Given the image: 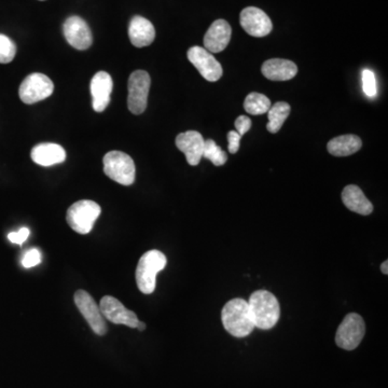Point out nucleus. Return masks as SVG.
Here are the masks:
<instances>
[{
    "mask_svg": "<svg viewBox=\"0 0 388 388\" xmlns=\"http://www.w3.org/2000/svg\"><path fill=\"white\" fill-rule=\"evenodd\" d=\"M221 320L225 329L235 338H245L256 328L248 302L243 299L230 300L223 306Z\"/></svg>",
    "mask_w": 388,
    "mask_h": 388,
    "instance_id": "nucleus-1",
    "label": "nucleus"
},
{
    "mask_svg": "<svg viewBox=\"0 0 388 388\" xmlns=\"http://www.w3.org/2000/svg\"><path fill=\"white\" fill-rule=\"evenodd\" d=\"M247 302L256 328L262 330L272 329L280 320V303L276 297L269 291H255Z\"/></svg>",
    "mask_w": 388,
    "mask_h": 388,
    "instance_id": "nucleus-2",
    "label": "nucleus"
},
{
    "mask_svg": "<svg viewBox=\"0 0 388 388\" xmlns=\"http://www.w3.org/2000/svg\"><path fill=\"white\" fill-rule=\"evenodd\" d=\"M167 263L165 255L156 249L144 253L138 261L136 283L142 294H150L156 286V275L164 270Z\"/></svg>",
    "mask_w": 388,
    "mask_h": 388,
    "instance_id": "nucleus-3",
    "label": "nucleus"
},
{
    "mask_svg": "<svg viewBox=\"0 0 388 388\" xmlns=\"http://www.w3.org/2000/svg\"><path fill=\"white\" fill-rule=\"evenodd\" d=\"M102 209L96 202L81 200L69 207L66 221L69 227L79 234H88L92 231L95 221L100 217Z\"/></svg>",
    "mask_w": 388,
    "mask_h": 388,
    "instance_id": "nucleus-4",
    "label": "nucleus"
},
{
    "mask_svg": "<svg viewBox=\"0 0 388 388\" xmlns=\"http://www.w3.org/2000/svg\"><path fill=\"white\" fill-rule=\"evenodd\" d=\"M104 173L120 185L130 186L135 181V164L128 154L110 151L104 156Z\"/></svg>",
    "mask_w": 388,
    "mask_h": 388,
    "instance_id": "nucleus-5",
    "label": "nucleus"
},
{
    "mask_svg": "<svg viewBox=\"0 0 388 388\" xmlns=\"http://www.w3.org/2000/svg\"><path fill=\"white\" fill-rule=\"evenodd\" d=\"M365 334L366 324L364 318L356 313H350L338 326L336 334V345L346 350H355L361 343Z\"/></svg>",
    "mask_w": 388,
    "mask_h": 388,
    "instance_id": "nucleus-6",
    "label": "nucleus"
},
{
    "mask_svg": "<svg viewBox=\"0 0 388 388\" xmlns=\"http://www.w3.org/2000/svg\"><path fill=\"white\" fill-rule=\"evenodd\" d=\"M151 79L147 71L136 70L128 79V106L134 114H142L147 108Z\"/></svg>",
    "mask_w": 388,
    "mask_h": 388,
    "instance_id": "nucleus-7",
    "label": "nucleus"
},
{
    "mask_svg": "<svg viewBox=\"0 0 388 388\" xmlns=\"http://www.w3.org/2000/svg\"><path fill=\"white\" fill-rule=\"evenodd\" d=\"M53 91L54 84L52 80L45 75L36 73L24 79L20 86L19 95L24 104L31 105L51 96Z\"/></svg>",
    "mask_w": 388,
    "mask_h": 388,
    "instance_id": "nucleus-8",
    "label": "nucleus"
},
{
    "mask_svg": "<svg viewBox=\"0 0 388 388\" xmlns=\"http://www.w3.org/2000/svg\"><path fill=\"white\" fill-rule=\"evenodd\" d=\"M74 300L91 329L98 336L106 334L107 324L105 318L100 312V306H97L92 296L86 290H78L75 294Z\"/></svg>",
    "mask_w": 388,
    "mask_h": 388,
    "instance_id": "nucleus-9",
    "label": "nucleus"
},
{
    "mask_svg": "<svg viewBox=\"0 0 388 388\" xmlns=\"http://www.w3.org/2000/svg\"><path fill=\"white\" fill-rule=\"evenodd\" d=\"M188 59L191 64L199 70L201 76L209 82H216L223 77V71L221 63L214 57L205 47H192L188 51Z\"/></svg>",
    "mask_w": 388,
    "mask_h": 388,
    "instance_id": "nucleus-10",
    "label": "nucleus"
},
{
    "mask_svg": "<svg viewBox=\"0 0 388 388\" xmlns=\"http://www.w3.org/2000/svg\"><path fill=\"white\" fill-rule=\"evenodd\" d=\"M100 312L109 322L116 324H126L130 328H136L140 320L137 315L112 296H105L100 302Z\"/></svg>",
    "mask_w": 388,
    "mask_h": 388,
    "instance_id": "nucleus-11",
    "label": "nucleus"
},
{
    "mask_svg": "<svg viewBox=\"0 0 388 388\" xmlns=\"http://www.w3.org/2000/svg\"><path fill=\"white\" fill-rule=\"evenodd\" d=\"M241 27L253 37H265L272 31L273 24L270 17L262 10L256 7H247L239 17Z\"/></svg>",
    "mask_w": 388,
    "mask_h": 388,
    "instance_id": "nucleus-12",
    "label": "nucleus"
},
{
    "mask_svg": "<svg viewBox=\"0 0 388 388\" xmlns=\"http://www.w3.org/2000/svg\"><path fill=\"white\" fill-rule=\"evenodd\" d=\"M64 36L67 43L77 50H87L92 45L93 36L90 27L80 17H68L65 21Z\"/></svg>",
    "mask_w": 388,
    "mask_h": 388,
    "instance_id": "nucleus-13",
    "label": "nucleus"
},
{
    "mask_svg": "<svg viewBox=\"0 0 388 388\" xmlns=\"http://www.w3.org/2000/svg\"><path fill=\"white\" fill-rule=\"evenodd\" d=\"M114 82L112 78L106 71H100L93 77L91 81V94H92V106L96 112H104L110 103Z\"/></svg>",
    "mask_w": 388,
    "mask_h": 388,
    "instance_id": "nucleus-14",
    "label": "nucleus"
},
{
    "mask_svg": "<svg viewBox=\"0 0 388 388\" xmlns=\"http://www.w3.org/2000/svg\"><path fill=\"white\" fill-rule=\"evenodd\" d=\"M204 142L203 136L197 130H188L176 137V146L185 154L186 159L191 166H197L203 158Z\"/></svg>",
    "mask_w": 388,
    "mask_h": 388,
    "instance_id": "nucleus-15",
    "label": "nucleus"
},
{
    "mask_svg": "<svg viewBox=\"0 0 388 388\" xmlns=\"http://www.w3.org/2000/svg\"><path fill=\"white\" fill-rule=\"evenodd\" d=\"M232 29L225 20H217L211 24L204 36V47L211 53H219L225 50L231 40Z\"/></svg>",
    "mask_w": 388,
    "mask_h": 388,
    "instance_id": "nucleus-16",
    "label": "nucleus"
},
{
    "mask_svg": "<svg viewBox=\"0 0 388 388\" xmlns=\"http://www.w3.org/2000/svg\"><path fill=\"white\" fill-rule=\"evenodd\" d=\"M128 37L132 45L136 47H147L156 38V29L149 20L136 15L130 20Z\"/></svg>",
    "mask_w": 388,
    "mask_h": 388,
    "instance_id": "nucleus-17",
    "label": "nucleus"
},
{
    "mask_svg": "<svg viewBox=\"0 0 388 388\" xmlns=\"http://www.w3.org/2000/svg\"><path fill=\"white\" fill-rule=\"evenodd\" d=\"M263 76L269 80H291L298 74V67L288 59H271L265 61L261 67Z\"/></svg>",
    "mask_w": 388,
    "mask_h": 388,
    "instance_id": "nucleus-18",
    "label": "nucleus"
},
{
    "mask_svg": "<svg viewBox=\"0 0 388 388\" xmlns=\"http://www.w3.org/2000/svg\"><path fill=\"white\" fill-rule=\"evenodd\" d=\"M31 160L41 166H52L66 160V151L62 146L52 142L36 144L31 150Z\"/></svg>",
    "mask_w": 388,
    "mask_h": 388,
    "instance_id": "nucleus-19",
    "label": "nucleus"
},
{
    "mask_svg": "<svg viewBox=\"0 0 388 388\" xmlns=\"http://www.w3.org/2000/svg\"><path fill=\"white\" fill-rule=\"evenodd\" d=\"M342 201L346 209L362 216H368L373 211V205L367 199L362 190L355 185L344 188L342 192Z\"/></svg>",
    "mask_w": 388,
    "mask_h": 388,
    "instance_id": "nucleus-20",
    "label": "nucleus"
},
{
    "mask_svg": "<svg viewBox=\"0 0 388 388\" xmlns=\"http://www.w3.org/2000/svg\"><path fill=\"white\" fill-rule=\"evenodd\" d=\"M362 142L356 135H342L334 138L327 144V149L334 156H348L361 149Z\"/></svg>",
    "mask_w": 388,
    "mask_h": 388,
    "instance_id": "nucleus-21",
    "label": "nucleus"
},
{
    "mask_svg": "<svg viewBox=\"0 0 388 388\" xmlns=\"http://www.w3.org/2000/svg\"><path fill=\"white\" fill-rule=\"evenodd\" d=\"M290 106L285 102L275 103L271 108L269 109V122L267 124V128L269 132L275 134L282 128L285 121L290 114Z\"/></svg>",
    "mask_w": 388,
    "mask_h": 388,
    "instance_id": "nucleus-22",
    "label": "nucleus"
},
{
    "mask_svg": "<svg viewBox=\"0 0 388 388\" xmlns=\"http://www.w3.org/2000/svg\"><path fill=\"white\" fill-rule=\"evenodd\" d=\"M272 104L269 97L260 93H251L247 95L244 102V109L249 114L253 116H259V114H265L269 112Z\"/></svg>",
    "mask_w": 388,
    "mask_h": 388,
    "instance_id": "nucleus-23",
    "label": "nucleus"
},
{
    "mask_svg": "<svg viewBox=\"0 0 388 388\" xmlns=\"http://www.w3.org/2000/svg\"><path fill=\"white\" fill-rule=\"evenodd\" d=\"M203 156L216 166L225 165L227 161V154L213 140L204 142Z\"/></svg>",
    "mask_w": 388,
    "mask_h": 388,
    "instance_id": "nucleus-24",
    "label": "nucleus"
},
{
    "mask_svg": "<svg viewBox=\"0 0 388 388\" xmlns=\"http://www.w3.org/2000/svg\"><path fill=\"white\" fill-rule=\"evenodd\" d=\"M17 54V45L9 37L0 33V64L11 63Z\"/></svg>",
    "mask_w": 388,
    "mask_h": 388,
    "instance_id": "nucleus-25",
    "label": "nucleus"
},
{
    "mask_svg": "<svg viewBox=\"0 0 388 388\" xmlns=\"http://www.w3.org/2000/svg\"><path fill=\"white\" fill-rule=\"evenodd\" d=\"M362 89L368 97H375L378 93L377 79L373 71L365 69L362 71Z\"/></svg>",
    "mask_w": 388,
    "mask_h": 388,
    "instance_id": "nucleus-26",
    "label": "nucleus"
},
{
    "mask_svg": "<svg viewBox=\"0 0 388 388\" xmlns=\"http://www.w3.org/2000/svg\"><path fill=\"white\" fill-rule=\"evenodd\" d=\"M41 253L39 249L33 248L27 251V253H24L23 257H22L21 263L25 269H31L36 267V265L40 264Z\"/></svg>",
    "mask_w": 388,
    "mask_h": 388,
    "instance_id": "nucleus-27",
    "label": "nucleus"
},
{
    "mask_svg": "<svg viewBox=\"0 0 388 388\" xmlns=\"http://www.w3.org/2000/svg\"><path fill=\"white\" fill-rule=\"evenodd\" d=\"M29 234H31V231H29V227H21L17 232H11L8 235V239L13 244L23 245L24 241L29 239Z\"/></svg>",
    "mask_w": 388,
    "mask_h": 388,
    "instance_id": "nucleus-28",
    "label": "nucleus"
},
{
    "mask_svg": "<svg viewBox=\"0 0 388 388\" xmlns=\"http://www.w3.org/2000/svg\"><path fill=\"white\" fill-rule=\"evenodd\" d=\"M241 136L239 135L237 130H230L227 133V142H229L230 154H237L239 150V144H241Z\"/></svg>",
    "mask_w": 388,
    "mask_h": 388,
    "instance_id": "nucleus-29",
    "label": "nucleus"
},
{
    "mask_svg": "<svg viewBox=\"0 0 388 388\" xmlns=\"http://www.w3.org/2000/svg\"><path fill=\"white\" fill-rule=\"evenodd\" d=\"M251 120L246 116H239V118L235 120V128H237V132L239 133V135L243 136L251 130Z\"/></svg>",
    "mask_w": 388,
    "mask_h": 388,
    "instance_id": "nucleus-30",
    "label": "nucleus"
},
{
    "mask_svg": "<svg viewBox=\"0 0 388 388\" xmlns=\"http://www.w3.org/2000/svg\"><path fill=\"white\" fill-rule=\"evenodd\" d=\"M388 261L385 260L381 264V271L383 274L387 275L388 274Z\"/></svg>",
    "mask_w": 388,
    "mask_h": 388,
    "instance_id": "nucleus-31",
    "label": "nucleus"
},
{
    "mask_svg": "<svg viewBox=\"0 0 388 388\" xmlns=\"http://www.w3.org/2000/svg\"><path fill=\"white\" fill-rule=\"evenodd\" d=\"M136 329L140 330V331H144L146 329V324L142 322H138L137 327H136Z\"/></svg>",
    "mask_w": 388,
    "mask_h": 388,
    "instance_id": "nucleus-32",
    "label": "nucleus"
},
{
    "mask_svg": "<svg viewBox=\"0 0 388 388\" xmlns=\"http://www.w3.org/2000/svg\"><path fill=\"white\" fill-rule=\"evenodd\" d=\"M40 1H43V0H40Z\"/></svg>",
    "mask_w": 388,
    "mask_h": 388,
    "instance_id": "nucleus-33",
    "label": "nucleus"
}]
</instances>
